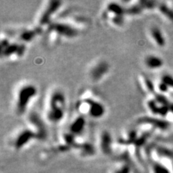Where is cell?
Wrapping results in <instances>:
<instances>
[{"label": "cell", "instance_id": "6da1fadb", "mask_svg": "<svg viewBox=\"0 0 173 173\" xmlns=\"http://www.w3.org/2000/svg\"><path fill=\"white\" fill-rule=\"evenodd\" d=\"M67 108V96L62 89L54 88L49 92L46 103L44 119L46 123L58 125L64 120Z\"/></svg>", "mask_w": 173, "mask_h": 173}, {"label": "cell", "instance_id": "7a4b0ae2", "mask_svg": "<svg viewBox=\"0 0 173 173\" xmlns=\"http://www.w3.org/2000/svg\"><path fill=\"white\" fill-rule=\"evenodd\" d=\"M75 108L78 114L95 120L103 118L107 111L105 105L88 91H85L80 95Z\"/></svg>", "mask_w": 173, "mask_h": 173}, {"label": "cell", "instance_id": "3957f363", "mask_svg": "<svg viewBox=\"0 0 173 173\" xmlns=\"http://www.w3.org/2000/svg\"><path fill=\"white\" fill-rule=\"evenodd\" d=\"M38 94V87L32 82H24L19 85L14 92V109L16 115H24Z\"/></svg>", "mask_w": 173, "mask_h": 173}, {"label": "cell", "instance_id": "277c9868", "mask_svg": "<svg viewBox=\"0 0 173 173\" xmlns=\"http://www.w3.org/2000/svg\"><path fill=\"white\" fill-rule=\"evenodd\" d=\"M46 31L51 41L62 38L74 39L80 34L79 29L67 21H53Z\"/></svg>", "mask_w": 173, "mask_h": 173}, {"label": "cell", "instance_id": "5b68a950", "mask_svg": "<svg viewBox=\"0 0 173 173\" xmlns=\"http://www.w3.org/2000/svg\"><path fill=\"white\" fill-rule=\"evenodd\" d=\"M64 2L59 0H51L46 2L39 13L35 26L46 30L53 22V18L62 9Z\"/></svg>", "mask_w": 173, "mask_h": 173}, {"label": "cell", "instance_id": "8992f818", "mask_svg": "<svg viewBox=\"0 0 173 173\" xmlns=\"http://www.w3.org/2000/svg\"><path fill=\"white\" fill-rule=\"evenodd\" d=\"M126 16V7L116 2H108L102 13V18L117 28L123 26Z\"/></svg>", "mask_w": 173, "mask_h": 173}, {"label": "cell", "instance_id": "52a82bcc", "mask_svg": "<svg viewBox=\"0 0 173 173\" xmlns=\"http://www.w3.org/2000/svg\"><path fill=\"white\" fill-rule=\"evenodd\" d=\"M26 51V44L19 41H11L7 36L2 34L1 57L6 59H18L22 58Z\"/></svg>", "mask_w": 173, "mask_h": 173}, {"label": "cell", "instance_id": "ba28073f", "mask_svg": "<svg viewBox=\"0 0 173 173\" xmlns=\"http://www.w3.org/2000/svg\"><path fill=\"white\" fill-rule=\"evenodd\" d=\"M111 71V64L108 61L100 59L91 65L88 71L89 79L92 82H99L105 78Z\"/></svg>", "mask_w": 173, "mask_h": 173}, {"label": "cell", "instance_id": "9c48e42d", "mask_svg": "<svg viewBox=\"0 0 173 173\" xmlns=\"http://www.w3.org/2000/svg\"><path fill=\"white\" fill-rule=\"evenodd\" d=\"M35 140H39L38 135L28 126L18 131L13 138V145L15 149L19 150Z\"/></svg>", "mask_w": 173, "mask_h": 173}, {"label": "cell", "instance_id": "30bf717a", "mask_svg": "<svg viewBox=\"0 0 173 173\" xmlns=\"http://www.w3.org/2000/svg\"><path fill=\"white\" fill-rule=\"evenodd\" d=\"M28 127L38 135L39 140H46L48 137V129L46 126V121L42 118L38 113H32L28 118Z\"/></svg>", "mask_w": 173, "mask_h": 173}, {"label": "cell", "instance_id": "8fae6325", "mask_svg": "<svg viewBox=\"0 0 173 173\" xmlns=\"http://www.w3.org/2000/svg\"><path fill=\"white\" fill-rule=\"evenodd\" d=\"M148 35L153 44L159 48H165L167 45V39L165 33L159 26L152 25L149 27Z\"/></svg>", "mask_w": 173, "mask_h": 173}, {"label": "cell", "instance_id": "7c38bea8", "mask_svg": "<svg viewBox=\"0 0 173 173\" xmlns=\"http://www.w3.org/2000/svg\"><path fill=\"white\" fill-rule=\"evenodd\" d=\"M99 146L102 152L105 154H111L113 152V136L107 129L101 131L99 136Z\"/></svg>", "mask_w": 173, "mask_h": 173}, {"label": "cell", "instance_id": "4fadbf2b", "mask_svg": "<svg viewBox=\"0 0 173 173\" xmlns=\"http://www.w3.org/2000/svg\"><path fill=\"white\" fill-rule=\"evenodd\" d=\"M87 126V121L85 116L82 115H78L76 118H74L69 126L68 131L72 133L75 137L82 135L84 132Z\"/></svg>", "mask_w": 173, "mask_h": 173}, {"label": "cell", "instance_id": "5bb4252c", "mask_svg": "<svg viewBox=\"0 0 173 173\" xmlns=\"http://www.w3.org/2000/svg\"><path fill=\"white\" fill-rule=\"evenodd\" d=\"M168 23L173 25V7L170 2H157L155 10Z\"/></svg>", "mask_w": 173, "mask_h": 173}, {"label": "cell", "instance_id": "9a60e30c", "mask_svg": "<svg viewBox=\"0 0 173 173\" xmlns=\"http://www.w3.org/2000/svg\"><path fill=\"white\" fill-rule=\"evenodd\" d=\"M43 31V30L39 28L37 26L33 28H23L18 33V35H17L18 39V41L25 44L30 43Z\"/></svg>", "mask_w": 173, "mask_h": 173}, {"label": "cell", "instance_id": "2e32d148", "mask_svg": "<svg viewBox=\"0 0 173 173\" xmlns=\"http://www.w3.org/2000/svg\"><path fill=\"white\" fill-rule=\"evenodd\" d=\"M138 82L141 89L148 95L149 96H152L157 92L156 90V84L144 74H140L138 77Z\"/></svg>", "mask_w": 173, "mask_h": 173}, {"label": "cell", "instance_id": "e0dca14e", "mask_svg": "<svg viewBox=\"0 0 173 173\" xmlns=\"http://www.w3.org/2000/svg\"><path fill=\"white\" fill-rule=\"evenodd\" d=\"M143 64L149 70H159L164 67L165 62L162 57L156 54H148L143 58Z\"/></svg>", "mask_w": 173, "mask_h": 173}, {"label": "cell", "instance_id": "ac0fdd59", "mask_svg": "<svg viewBox=\"0 0 173 173\" xmlns=\"http://www.w3.org/2000/svg\"><path fill=\"white\" fill-rule=\"evenodd\" d=\"M159 81L163 82V83L166 85L168 89H169L170 94L173 93V77L171 74H163L162 76L161 77Z\"/></svg>", "mask_w": 173, "mask_h": 173}, {"label": "cell", "instance_id": "d6986e66", "mask_svg": "<svg viewBox=\"0 0 173 173\" xmlns=\"http://www.w3.org/2000/svg\"><path fill=\"white\" fill-rule=\"evenodd\" d=\"M171 2V4H172V6L173 7V2Z\"/></svg>", "mask_w": 173, "mask_h": 173}]
</instances>
